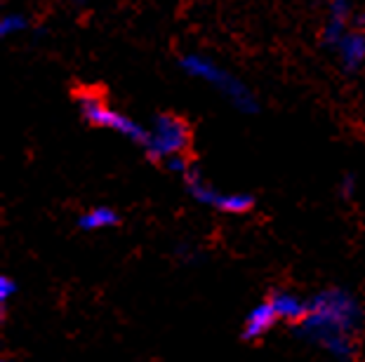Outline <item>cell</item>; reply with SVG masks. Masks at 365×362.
<instances>
[{
	"instance_id": "cell-8",
	"label": "cell",
	"mask_w": 365,
	"mask_h": 362,
	"mask_svg": "<svg viewBox=\"0 0 365 362\" xmlns=\"http://www.w3.org/2000/svg\"><path fill=\"white\" fill-rule=\"evenodd\" d=\"M335 50L339 52V59L344 61L346 68H361L365 64V33L363 31H349Z\"/></svg>"
},
{
	"instance_id": "cell-10",
	"label": "cell",
	"mask_w": 365,
	"mask_h": 362,
	"mask_svg": "<svg viewBox=\"0 0 365 362\" xmlns=\"http://www.w3.org/2000/svg\"><path fill=\"white\" fill-rule=\"evenodd\" d=\"M118 223V214H115L111 207H92L85 214H81L78 226L85 230H102V228H111Z\"/></svg>"
},
{
	"instance_id": "cell-11",
	"label": "cell",
	"mask_w": 365,
	"mask_h": 362,
	"mask_svg": "<svg viewBox=\"0 0 365 362\" xmlns=\"http://www.w3.org/2000/svg\"><path fill=\"white\" fill-rule=\"evenodd\" d=\"M29 26V21L24 14H19V12H10V14H5L3 19H0V36H14V33H19V31H24Z\"/></svg>"
},
{
	"instance_id": "cell-12",
	"label": "cell",
	"mask_w": 365,
	"mask_h": 362,
	"mask_svg": "<svg viewBox=\"0 0 365 362\" xmlns=\"http://www.w3.org/2000/svg\"><path fill=\"white\" fill-rule=\"evenodd\" d=\"M14 280L12 278H7V275H3V278H0V304H7L10 302V297L14 294Z\"/></svg>"
},
{
	"instance_id": "cell-1",
	"label": "cell",
	"mask_w": 365,
	"mask_h": 362,
	"mask_svg": "<svg viewBox=\"0 0 365 362\" xmlns=\"http://www.w3.org/2000/svg\"><path fill=\"white\" fill-rule=\"evenodd\" d=\"M361 306L344 289H323L309 302L307 318L299 322L302 336L323 346L337 360L354 358V334L361 325Z\"/></svg>"
},
{
	"instance_id": "cell-9",
	"label": "cell",
	"mask_w": 365,
	"mask_h": 362,
	"mask_svg": "<svg viewBox=\"0 0 365 362\" xmlns=\"http://www.w3.org/2000/svg\"><path fill=\"white\" fill-rule=\"evenodd\" d=\"M186 188H189V193L198 200V203L203 205H210V207H222V200L227 193H222V191H217L210 186L207 181H203V176L198 172H189L186 174Z\"/></svg>"
},
{
	"instance_id": "cell-4",
	"label": "cell",
	"mask_w": 365,
	"mask_h": 362,
	"mask_svg": "<svg viewBox=\"0 0 365 362\" xmlns=\"http://www.w3.org/2000/svg\"><path fill=\"white\" fill-rule=\"evenodd\" d=\"M189 125L177 115H158L153 125L146 129L144 149L153 160H168L182 156L189 146Z\"/></svg>"
},
{
	"instance_id": "cell-6",
	"label": "cell",
	"mask_w": 365,
	"mask_h": 362,
	"mask_svg": "<svg viewBox=\"0 0 365 362\" xmlns=\"http://www.w3.org/2000/svg\"><path fill=\"white\" fill-rule=\"evenodd\" d=\"M276 313L274 308H271V304H259L255 306L250 313H247V318L243 322V336L245 339H259L269 332L271 327L276 325Z\"/></svg>"
},
{
	"instance_id": "cell-5",
	"label": "cell",
	"mask_w": 365,
	"mask_h": 362,
	"mask_svg": "<svg viewBox=\"0 0 365 362\" xmlns=\"http://www.w3.org/2000/svg\"><path fill=\"white\" fill-rule=\"evenodd\" d=\"M271 308H274L278 320H287V322H302L307 318L309 311V302H304L302 297L292 294V292H278V294L271 297Z\"/></svg>"
},
{
	"instance_id": "cell-14",
	"label": "cell",
	"mask_w": 365,
	"mask_h": 362,
	"mask_svg": "<svg viewBox=\"0 0 365 362\" xmlns=\"http://www.w3.org/2000/svg\"><path fill=\"white\" fill-rule=\"evenodd\" d=\"M341 191H344V196H351V191H354V176H346L344 183H341Z\"/></svg>"
},
{
	"instance_id": "cell-7",
	"label": "cell",
	"mask_w": 365,
	"mask_h": 362,
	"mask_svg": "<svg viewBox=\"0 0 365 362\" xmlns=\"http://www.w3.org/2000/svg\"><path fill=\"white\" fill-rule=\"evenodd\" d=\"M349 14H351V5H349V3H341V0H337V3L330 5V19H328V24H325V28H323V41L328 45H332V48H337L341 38L349 33V28H346Z\"/></svg>"
},
{
	"instance_id": "cell-2",
	"label": "cell",
	"mask_w": 365,
	"mask_h": 362,
	"mask_svg": "<svg viewBox=\"0 0 365 362\" xmlns=\"http://www.w3.org/2000/svg\"><path fill=\"white\" fill-rule=\"evenodd\" d=\"M182 68L189 75H193V78L203 80L210 85V87L222 92L236 109L245 111V113L257 111V99H255L252 92L247 90L234 73H229L227 68L217 66L212 59L200 57V55H186V57H182Z\"/></svg>"
},
{
	"instance_id": "cell-13",
	"label": "cell",
	"mask_w": 365,
	"mask_h": 362,
	"mask_svg": "<svg viewBox=\"0 0 365 362\" xmlns=\"http://www.w3.org/2000/svg\"><path fill=\"white\" fill-rule=\"evenodd\" d=\"M168 169L170 172H175V174H189V165H186V160H184V156H177V158H170L168 160Z\"/></svg>"
},
{
	"instance_id": "cell-3",
	"label": "cell",
	"mask_w": 365,
	"mask_h": 362,
	"mask_svg": "<svg viewBox=\"0 0 365 362\" xmlns=\"http://www.w3.org/2000/svg\"><path fill=\"white\" fill-rule=\"evenodd\" d=\"M78 106H81L83 118L92 122V125L113 129V132L123 134L130 142H139V144L146 142V129L142 125H137L132 118H128L125 113L115 111L102 95H97V92H81Z\"/></svg>"
}]
</instances>
